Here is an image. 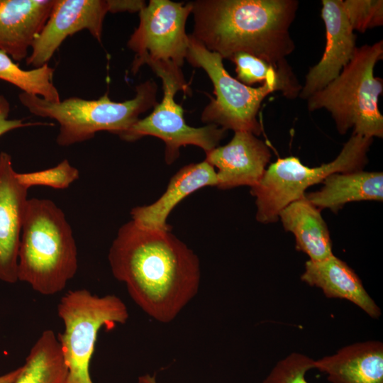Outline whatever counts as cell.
Masks as SVG:
<instances>
[{"label": "cell", "instance_id": "12", "mask_svg": "<svg viewBox=\"0 0 383 383\" xmlns=\"http://www.w3.org/2000/svg\"><path fill=\"white\" fill-rule=\"evenodd\" d=\"M321 17L325 23L326 43L320 61L311 67L305 77L299 96L307 99L336 79L356 50V36L342 0H323Z\"/></svg>", "mask_w": 383, "mask_h": 383}, {"label": "cell", "instance_id": "19", "mask_svg": "<svg viewBox=\"0 0 383 383\" xmlns=\"http://www.w3.org/2000/svg\"><path fill=\"white\" fill-rule=\"evenodd\" d=\"M319 190L305 193V198L319 210L336 213L345 204L383 201V174L379 172H336L323 181Z\"/></svg>", "mask_w": 383, "mask_h": 383}, {"label": "cell", "instance_id": "10", "mask_svg": "<svg viewBox=\"0 0 383 383\" xmlns=\"http://www.w3.org/2000/svg\"><path fill=\"white\" fill-rule=\"evenodd\" d=\"M192 9V2L150 0L140 10L138 26L127 43L135 53L131 67L133 74L145 64L181 69L189 47L185 26Z\"/></svg>", "mask_w": 383, "mask_h": 383}, {"label": "cell", "instance_id": "11", "mask_svg": "<svg viewBox=\"0 0 383 383\" xmlns=\"http://www.w3.org/2000/svg\"><path fill=\"white\" fill-rule=\"evenodd\" d=\"M108 12L107 0H55L48 19L26 59V64L35 68L48 64L69 35L84 29L101 42Z\"/></svg>", "mask_w": 383, "mask_h": 383}, {"label": "cell", "instance_id": "21", "mask_svg": "<svg viewBox=\"0 0 383 383\" xmlns=\"http://www.w3.org/2000/svg\"><path fill=\"white\" fill-rule=\"evenodd\" d=\"M13 383H67L68 370L57 335L45 330L30 348Z\"/></svg>", "mask_w": 383, "mask_h": 383}, {"label": "cell", "instance_id": "17", "mask_svg": "<svg viewBox=\"0 0 383 383\" xmlns=\"http://www.w3.org/2000/svg\"><path fill=\"white\" fill-rule=\"evenodd\" d=\"M331 383H383V344L379 340L356 343L313 362Z\"/></svg>", "mask_w": 383, "mask_h": 383}, {"label": "cell", "instance_id": "28", "mask_svg": "<svg viewBox=\"0 0 383 383\" xmlns=\"http://www.w3.org/2000/svg\"><path fill=\"white\" fill-rule=\"evenodd\" d=\"M109 12H136L140 11L146 5L144 1L140 0H107Z\"/></svg>", "mask_w": 383, "mask_h": 383}, {"label": "cell", "instance_id": "8", "mask_svg": "<svg viewBox=\"0 0 383 383\" xmlns=\"http://www.w3.org/2000/svg\"><path fill=\"white\" fill-rule=\"evenodd\" d=\"M189 37L186 59L192 66L205 70L216 96L202 111V121L226 131L259 135L262 126L257 119L258 111L264 99L275 89L266 83L257 88L243 84L228 74L219 55L207 50L192 35Z\"/></svg>", "mask_w": 383, "mask_h": 383}, {"label": "cell", "instance_id": "15", "mask_svg": "<svg viewBox=\"0 0 383 383\" xmlns=\"http://www.w3.org/2000/svg\"><path fill=\"white\" fill-rule=\"evenodd\" d=\"M54 4L55 0H0V50L16 62L26 59Z\"/></svg>", "mask_w": 383, "mask_h": 383}, {"label": "cell", "instance_id": "7", "mask_svg": "<svg viewBox=\"0 0 383 383\" xmlns=\"http://www.w3.org/2000/svg\"><path fill=\"white\" fill-rule=\"evenodd\" d=\"M62 332L57 335L68 374L67 383H93L91 359L99 331L126 323L125 303L114 294L99 296L86 289L70 290L57 304Z\"/></svg>", "mask_w": 383, "mask_h": 383}, {"label": "cell", "instance_id": "5", "mask_svg": "<svg viewBox=\"0 0 383 383\" xmlns=\"http://www.w3.org/2000/svg\"><path fill=\"white\" fill-rule=\"evenodd\" d=\"M157 89L155 82H145L136 87L134 98L123 102L111 101L107 93L93 100L70 97L50 102L24 92L18 99L32 114L57 121L60 128L56 142L67 147L89 140L99 131L120 136L140 119L141 113L157 104Z\"/></svg>", "mask_w": 383, "mask_h": 383}, {"label": "cell", "instance_id": "1", "mask_svg": "<svg viewBox=\"0 0 383 383\" xmlns=\"http://www.w3.org/2000/svg\"><path fill=\"white\" fill-rule=\"evenodd\" d=\"M108 260L132 300L158 322L172 321L198 292V257L170 231L131 220L118 229Z\"/></svg>", "mask_w": 383, "mask_h": 383}, {"label": "cell", "instance_id": "25", "mask_svg": "<svg viewBox=\"0 0 383 383\" xmlns=\"http://www.w3.org/2000/svg\"><path fill=\"white\" fill-rule=\"evenodd\" d=\"M314 360L292 353L276 363L262 383H309L306 374L314 369Z\"/></svg>", "mask_w": 383, "mask_h": 383}, {"label": "cell", "instance_id": "27", "mask_svg": "<svg viewBox=\"0 0 383 383\" xmlns=\"http://www.w3.org/2000/svg\"><path fill=\"white\" fill-rule=\"evenodd\" d=\"M10 103L4 95L0 94V136L12 130L38 125H48L40 122H24L21 119H9Z\"/></svg>", "mask_w": 383, "mask_h": 383}, {"label": "cell", "instance_id": "3", "mask_svg": "<svg viewBox=\"0 0 383 383\" xmlns=\"http://www.w3.org/2000/svg\"><path fill=\"white\" fill-rule=\"evenodd\" d=\"M78 269V254L65 213L52 201H27L18 256V281L36 292H62Z\"/></svg>", "mask_w": 383, "mask_h": 383}, {"label": "cell", "instance_id": "2", "mask_svg": "<svg viewBox=\"0 0 383 383\" xmlns=\"http://www.w3.org/2000/svg\"><path fill=\"white\" fill-rule=\"evenodd\" d=\"M192 4V36L223 59L245 52L277 66L295 49L289 28L298 1L198 0Z\"/></svg>", "mask_w": 383, "mask_h": 383}, {"label": "cell", "instance_id": "13", "mask_svg": "<svg viewBox=\"0 0 383 383\" xmlns=\"http://www.w3.org/2000/svg\"><path fill=\"white\" fill-rule=\"evenodd\" d=\"M11 156L0 152V280L18 281V256L28 188L20 183Z\"/></svg>", "mask_w": 383, "mask_h": 383}, {"label": "cell", "instance_id": "24", "mask_svg": "<svg viewBox=\"0 0 383 383\" xmlns=\"http://www.w3.org/2000/svg\"><path fill=\"white\" fill-rule=\"evenodd\" d=\"M16 177L20 183L28 189L34 186H45L63 189L78 179L79 172L65 159L53 167L31 172H17Z\"/></svg>", "mask_w": 383, "mask_h": 383}, {"label": "cell", "instance_id": "18", "mask_svg": "<svg viewBox=\"0 0 383 383\" xmlns=\"http://www.w3.org/2000/svg\"><path fill=\"white\" fill-rule=\"evenodd\" d=\"M301 279L320 288L328 298L353 303L373 318L381 315L380 309L365 290L358 275L334 255L321 261H306Z\"/></svg>", "mask_w": 383, "mask_h": 383}, {"label": "cell", "instance_id": "20", "mask_svg": "<svg viewBox=\"0 0 383 383\" xmlns=\"http://www.w3.org/2000/svg\"><path fill=\"white\" fill-rule=\"evenodd\" d=\"M279 218L285 231L294 235L296 249L306 254L309 260L321 261L333 255L330 233L321 210L305 196L284 207Z\"/></svg>", "mask_w": 383, "mask_h": 383}, {"label": "cell", "instance_id": "6", "mask_svg": "<svg viewBox=\"0 0 383 383\" xmlns=\"http://www.w3.org/2000/svg\"><path fill=\"white\" fill-rule=\"evenodd\" d=\"M372 141L373 138L353 133L335 160L316 167L305 166L293 156L278 158L251 187L257 220L263 223L277 221L284 207L304 196L309 187L323 182L331 174L363 170Z\"/></svg>", "mask_w": 383, "mask_h": 383}, {"label": "cell", "instance_id": "9", "mask_svg": "<svg viewBox=\"0 0 383 383\" xmlns=\"http://www.w3.org/2000/svg\"><path fill=\"white\" fill-rule=\"evenodd\" d=\"M150 67L162 80V100L155 106L150 115L139 119L120 138L129 142L146 135L161 139L165 144V157L167 164L178 157L182 146L196 145L206 153L216 148L226 131L214 124L200 128L188 126L182 106L175 102L174 96L178 91L187 94L189 90L181 69L160 65Z\"/></svg>", "mask_w": 383, "mask_h": 383}, {"label": "cell", "instance_id": "26", "mask_svg": "<svg viewBox=\"0 0 383 383\" xmlns=\"http://www.w3.org/2000/svg\"><path fill=\"white\" fill-rule=\"evenodd\" d=\"M343 6L353 29L360 33L383 24L382 0H345Z\"/></svg>", "mask_w": 383, "mask_h": 383}, {"label": "cell", "instance_id": "16", "mask_svg": "<svg viewBox=\"0 0 383 383\" xmlns=\"http://www.w3.org/2000/svg\"><path fill=\"white\" fill-rule=\"evenodd\" d=\"M216 185V172L208 162L189 164L170 179L167 189L157 201L133 208L131 220L143 228L170 231L166 221L182 199L202 187Z\"/></svg>", "mask_w": 383, "mask_h": 383}, {"label": "cell", "instance_id": "30", "mask_svg": "<svg viewBox=\"0 0 383 383\" xmlns=\"http://www.w3.org/2000/svg\"><path fill=\"white\" fill-rule=\"evenodd\" d=\"M138 383H157L155 375L145 374L138 377Z\"/></svg>", "mask_w": 383, "mask_h": 383}, {"label": "cell", "instance_id": "22", "mask_svg": "<svg viewBox=\"0 0 383 383\" xmlns=\"http://www.w3.org/2000/svg\"><path fill=\"white\" fill-rule=\"evenodd\" d=\"M231 60L235 65L238 80L243 84L266 83L288 99L299 96L302 86L287 61L276 66L245 52L235 54Z\"/></svg>", "mask_w": 383, "mask_h": 383}, {"label": "cell", "instance_id": "4", "mask_svg": "<svg viewBox=\"0 0 383 383\" xmlns=\"http://www.w3.org/2000/svg\"><path fill=\"white\" fill-rule=\"evenodd\" d=\"M382 57V40L357 48L338 77L307 99L308 110L326 109L341 135L353 128L354 134L382 138L383 116L378 99L383 82L374 75L375 65Z\"/></svg>", "mask_w": 383, "mask_h": 383}, {"label": "cell", "instance_id": "23", "mask_svg": "<svg viewBox=\"0 0 383 383\" xmlns=\"http://www.w3.org/2000/svg\"><path fill=\"white\" fill-rule=\"evenodd\" d=\"M55 70L48 64L30 70L21 69L0 50V79L11 83L24 93L38 96L50 102H59L60 96L52 79Z\"/></svg>", "mask_w": 383, "mask_h": 383}, {"label": "cell", "instance_id": "29", "mask_svg": "<svg viewBox=\"0 0 383 383\" xmlns=\"http://www.w3.org/2000/svg\"><path fill=\"white\" fill-rule=\"evenodd\" d=\"M21 367H18L5 374L0 376V383H13L18 375L21 371Z\"/></svg>", "mask_w": 383, "mask_h": 383}, {"label": "cell", "instance_id": "14", "mask_svg": "<svg viewBox=\"0 0 383 383\" xmlns=\"http://www.w3.org/2000/svg\"><path fill=\"white\" fill-rule=\"evenodd\" d=\"M205 160L217 168V185L226 189L255 186L271 158L268 146L247 131H236L231 140L206 153Z\"/></svg>", "mask_w": 383, "mask_h": 383}]
</instances>
